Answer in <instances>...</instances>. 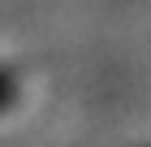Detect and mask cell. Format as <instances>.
<instances>
[{
    "instance_id": "cell-1",
    "label": "cell",
    "mask_w": 151,
    "mask_h": 147,
    "mask_svg": "<svg viewBox=\"0 0 151 147\" xmlns=\"http://www.w3.org/2000/svg\"><path fill=\"white\" fill-rule=\"evenodd\" d=\"M17 95V78H13V69H0V104H9Z\"/></svg>"
}]
</instances>
